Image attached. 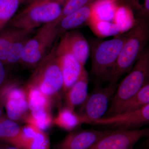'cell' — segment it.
<instances>
[{"label":"cell","instance_id":"obj_1","mask_svg":"<svg viewBox=\"0 0 149 149\" xmlns=\"http://www.w3.org/2000/svg\"><path fill=\"white\" fill-rule=\"evenodd\" d=\"M127 34L126 40L107 79L110 84L117 83L123 74L130 72L146 47L149 40L148 19H141L136 21Z\"/></svg>","mask_w":149,"mask_h":149},{"label":"cell","instance_id":"obj_2","mask_svg":"<svg viewBox=\"0 0 149 149\" xmlns=\"http://www.w3.org/2000/svg\"><path fill=\"white\" fill-rule=\"evenodd\" d=\"M149 49L146 47L128 74L118 85L107 116L118 114L123 106L149 83Z\"/></svg>","mask_w":149,"mask_h":149},{"label":"cell","instance_id":"obj_3","mask_svg":"<svg viewBox=\"0 0 149 149\" xmlns=\"http://www.w3.org/2000/svg\"><path fill=\"white\" fill-rule=\"evenodd\" d=\"M27 84L38 88L52 99L63 91L64 80L56 54V45L35 68Z\"/></svg>","mask_w":149,"mask_h":149},{"label":"cell","instance_id":"obj_4","mask_svg":"<svg viewBox=\"0 0 149 149\" xmlns=\"http://www.w3.org/2000/svg\"><path fill=\"white\" fill-rule=\"evenodd\" d=\"M123 33L110 40L93 39L90 42L92 57L91 74L97 78L107 79L127 38Z\"/></svg>","mask_w":149,"mask_h":149},{"label":"cell","instance_id":"obj_5","mask_svg":"<svg viewBox=\"0 0 149 149\" xmlns=\"http://www.w3.org/2000/svg\"><path fill=\"white\" fill-rule=\"evenodd\" d=\"M61 4L57 2L44 0L29 5L14 17L9 23L10 26L33 32L37 27L60 19Z\"/></svg>","mask_w":149,"mask_h":149},{"label":"cell","instance_id":"obj_6","mask_svg":"<svg viewBox=\"0 0 149 149\" xmlns=\"http://www.w3.org/2000/svg\"><path fill=\"white\" fill-rule=\"evenodd\" d=\"M58 19L40 27L34 36L27 40L20 63L24 66L35 68L49 53L59 35Z\"/></svg>","mask_w":149,"mask_h":149},{"label":"cell","instance_id":"obj_7","mask_svg":"<svg viewBox=\"0 0 149 149\" xmlns=\"http://www.w3.org/2000/svg\"><path fill=\"white\" fill-rule=\"evenodd\" d=\"M117 83L110 84L104 88L97 87L88 94L85 102L80 107L77 114L81 123L89 124L103 117L118 87Z\"/></svg>","mask_w":149,"mask_h":149},{"label":"cell","instance_id":"obj_8","mask_svg":"<svg viewBox=\"0 0 149 149\" xmlns=\"http://www.w3.org/2000/svg\"><path fill=\"white\" fill-rule=\"evenodd\" d=\"M149 134L148 128L112 130L89 149H132L140 139Z\"/></svg>","mask_w":149,"mask_h":149},{"label":"cell","instance_id":"obj_9","mask_svg":"<svg viewBox=\"0 0 149 149\" xmlns=\"http://www.w3.org/2000/svg\"><path fill=\"white\" fill-rule=\"evenodd\" d=\"M149 123V104L141 109L103 117L89 124L103 125L116 129H136Z\"/></svg>","mask_w":149,"mask_h":149},{"label":"cell","instance_id":"obj_10","mask_svg":"<svg viewBox=\"0 0 149 149\" xmlns=\"http://www.w3.org/2000/svg\"><path fill=\"white\" fill-rule=\"evenodd\" d=\"M56 53L63 75L65 93L77 81L85 67L70 52L62 37L56 45Z\"/></svg>","mask_w":149,"mask_h":149},{"label":"cell","instance_id":"obj_11","mask_svg":"<svg viewBox=\"0 0 149 149\" xmlns=\"http://www.w3.org/2000/svg\"><path fill=\"white\" fill-rule=\"evenodd\" d=\"M7 116L14 121L24 120L29 112L25 89L13 83L3 92Z\"/></svg>","mask_w":149,"mask_h":149},{"label":"cell","instance_id":"obj_12","mask_svg":"<svg viewBox=\"0 0 149 149\" xmlns=\"http://www.w3.org/2000/svg\"><path fill=\"white\" fill-rule=\"evenodd\" d=\"M111 131L76 128L61 141L54 149H89Z\"/></svg>","mask_w":149,"mask_h":149},{"label":"cell","instance_id":"obj_13","mask_svg":"<svg viewBox=\"0 0 149 149\" xmlns=\"http://www.w3.org/2000/svg\"><path fill=\"white\" fill-rule=\"evenodd\" d=\"M49 137L45 131L31 124L21 127L18 148L22 149H50Z\"/></svg>","mask_w":149,"mask_h":149},{"label":"cell","instance_id":"obj_14","mask_svg":"<svg viewBox=\"0 0 149 149\" xmlns=\"http://www.w3.org/2000/svg\"><path fill=\"white\" fill-rule=\"evenodd\" d=\"M70 52L82 65L85 66L90 54V44L80 31L72 30L62 36Z\"/></svg>","mask_w":149,"mask_h":149},{"label":"cell","instance_id":"obj_15","mask_svg":"<svg viewBox=\"0 0 149 149\" xmlns=\"http://www.w3.org/2000/svg\"><path fill=\"white\" fill-rule=\"evenodd\" d=\"M89 75L84 68L77 81L65 93L67 107L74 111L85 102L88 95Z\"/></svg>","mask_w":149,"mask_h":149},{"label":"cell","instance_id":"obj_16","mask_svg":"<svg viewBox=\"0 0 149 149\" xmlns=\"http://www.w3.org/2000/svg\"><path fill=\"white\" fill-rule=\"evenodd\" d=\"M96 1L79 9L62 19L58 24L59 35L74 30L88 22L91 18L93 6Z\"/></svg>","mask_w":149,"mask_h":149},{"label":"cell","instance_id":"obj_17","mask_svg":"<svg viewBox=\"0 0 149 149\" xmlns=\"http://www.w3.org/2000/svg\"><path fill=\"white\" fill-rule=\"evenodd\" d=\"M21 127L15 121L3 116L0 119V140L18 148Z\"/></svg>","mask_w":149,"mask_h":149},{"label":"cell","instance_id":"obj_18","mask_svg":"<svg viewBox=\"0 0 149 149\" xmlns=\"http://www.w3.org/2000/svg\"><path fill=\"white\" fill-rule=\"evenodd\" d=\"M32 32L10 26L3 29L0 32V60L6 65L8 54L12 44L21 36Z\"/></svg>","mask_w":149,"mask_h":149},{"label":"cell","instance_id":"obj_19","mask_svg":"<svg viewBox=\"0 0 149 149\" xmlns=\"http://www.w3.org/2000/svg\"><path fill=\"white\" fill-rule=\"evenodd\" d=\"M29 111L40 109L51 110L52 99L38 88L27 84L25 88Z\"/></svg>","mask_w":149,"mask_h":149},{"label":"cell","instance_id":"obj_20","mask_svg":"<svg viewBox=\"0 0 149 149\" xmlns=\"http://www.w3.org/2000/svg\"><path fill=\"white\" fill-rule=\"evenodd\" d=\"M53 124L63 130L72 131L82 123L77 113L66 107L60 110L53 119Z\"/></svg>","mask_w":149,"mask_h":149},{"label":"cell","instance_id":"obj_21","mask_svg":"<svg viewBox=\"0 0 149 149\" xmlns=\"http://www.w3.org/2000/svg\"><path fill=\"white\" fill-rule=\"evenodd\" d=\"M51 110L40 109L29 111L24 119L27 124H31L45 131L53 124Z\"/></svg>","mask_w":149,"mask_h":149},{"label":"cell","instance_id":"obj_22","mask_svg":"<svg viewBox=\"0 0 149 149\" xmlns=\"http://www.w3.org/2000/svg\"><path fill=\"white\" fill-rule=\"evenodd\" d=\"M149 104V84L147 83L135 95L126 102L119 113L134 111Z\"/></svg>","mask_w":149,"mask_h":149},{"label":"cell","instance_id":"obj_23","mask_svg":"<svg viewBox=\"0 0 149 149\" xmlns=\"http://www.w3.org/2000/svg\"><path fill=\"white\" fill-rule=\"evenodd\" d=\"M23 0H0V32L14 17Z\"/></svg>","mask_w":149,"mask_h":149},{"label":"cell","instance_id":"obj_24","mask_svg":"<svg viewBox=\"0 0 149 149\" xmlns=\"http://www.w3.org/2000/svg\"><path fill=\"white\" fill-rule=\"evenodd\" d=\"M32 33V32L26 33L18 38L12 44L8 54L6 65L20 63L24 54L25 45Z\"/></svg>","mask_w":149,"mask_h":149},{"label":"cell","instance_id":"obj_25","mask_svg":"<svg viewBox=\"0 0 149 149\" xmlns=\"http://www.w3.org/2000/svg\"><path fill=\"white\" fill-rule=\"evenodd\" d=\"M116 10L113 0H97L94 4L92 13L100 20H109L115 17Z\"/></svg>","mask_w":149,"mask_h":149},{"label":"cell","instance_id":"obj_26","mask_svg":"<svg viewBox=\"0 0 149 149\" xmlns=\"http://www.w3.org/2000/svg\"><path fill=\"white\" fill-rule=\"evenodd\" d=\"M97 0H67L62 8L61 20L64 17Z\"/></svg>","mask_w":149,"mask_h":149},{"label":"cell","instance_id":"obj_27","mask_svg":"<svg viewBox=\"0 0 149 149\" xmlns=\"http://www.w3.org/2000/svg\"><path fill=\"white\" fill-rule=\"evenodd\" d=\"M115 18L116 22V24L120 30H122L123 28V22H132L130 10L125 7H120L118 9Z\"/></svg>","mask_w":149,"mask_h":149},{"label":"cell","instance_id":"obj_28","mask_svg":"<svg viewBox=\"0 0 149 149\" xmlns=\"http://www.w3.org/2000/svg\"><path fill=\"white\" fill-rule=\"evenodd\" d=\"M5 64L0 60V91H2L7 87L13 83L9 80Z\"/></svg>","mask_w":149,"mask_h":149},{"label":"cell","instance_id":"obj_29","mask_svg":"<svg viewBox=\"0 0 149 149\" xmlns=\"http://www.w3.org/2000/svg\"><path fill=\"white\" fill-rule=\"evenodd\" d=\"M3 91L0 95V119L3 116V110L4 108V98L3 94Z\"/></svg>","mask_w":149,"mask_h":149},{"label":"cell","instance_id":"obj_30","mask_svg":"<svg viewBox=\"0 0 149 149\" xmlns=\"http://www.w3.org/2000/svg\"><path fill=\"white\" fill-rule=\"evenodd\" d=\"M0 149H22L14 146L0 144Z\"/></svg>","mask_w":149,"mask_h":149},{"label":"cell","instance_id":"obj_31","mask_svg":"<svg viewBox=\"0 0 149 149\" xmlns=\"http://www.w3.org/2000/svg\"><path fill=\"white\" fill-rule=\"evenodd\" d=\"M47 1L57 2L59 3H60L62 4V3L65 2L67 0H47Z\"/></svg>","mask_w":149,"mask_h":149},{"label":"cell","instance_id":"obj_32","mask_svg":"<svg viewBox=\"0 0 149 149\" xmlns=\"http://www.w3.org/2000/svg\"><path fill=\"white\" fill-rule=\"evenodd\" d=\"M32 1V0H23V3H25L27 4L28 6L31 4Z\"/></svg>","mask_w":149,"mask_h":149},{"label":"cell","instance_id":"obj_33","mask_svg":"<svg viewBox=\"0 0 149 149\" xmlns=\"http://www.w3.org/2000/svg\"><path fill=\"white\" fill-rule=\"evenodd\" d=\"M42 1H44V0H32V3H31V4H32L35 3L40 2Z\"/></svg>","mask_w":149,"mask_h":149},{"label":"cell","instance_id":"obj_34","mask_svg":"<svg viewBox=\"0 0 149 149\" xmlns=\"http://www.w3.org/2000/svg\"><path fill=\"white\" fill-rule=\"evenodd\" d=\"M4 90H3V91H4ZM3 91H0V95H1V94L2 93Z\"/></svg>","mask_w":149,"mask_h":149}]
</instances>
